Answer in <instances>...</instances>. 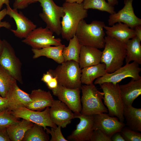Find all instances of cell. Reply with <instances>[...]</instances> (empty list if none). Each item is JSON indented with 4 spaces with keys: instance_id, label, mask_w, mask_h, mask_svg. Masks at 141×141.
<instances>
[{
    "instance_id": "45",
    "label": "cell",
    "mask_w": 141,
    "mask_h": 141,
    "mask_svg": "<svg viewBox=\"0 0 141 141\" xmlns=\"http://www.w3.org/2000/svg\"><path fill=\"white\" fill-rule=\"evenodd\" d=\"M108 2L111 5L114 7L118 4V0H107Z\"/></svg>"
},
{
    "instance_id": "48",
    "label": "cell",
    "mask_w": 141,
    "mask_h": 141,
    "mask_svg": "<svg viewBox=\"0 0 141 141\" xmlns=\"http://www.w3.org/2000/svg\"><path fill=\"white\" fill-rule=\"evenodd\" d=\"M0 96H1L0 95Z\"/></svg>"
},
{
    "instance_id": "18",
    "label": "cell",
    "mask_w": 141,
    "mask_h": 141,
    "mask_svg": "<svg viewBox=\"0 0 141 141\" xmlns=\"http://www.w3.org/2000/svg\"><path fill=\"white\" fill-rule=\"evenodd\" d=\"M8 109L12 111L21 107H27L32 102L30 94L21 90L15 82L8 91L5 97Z\"/></svg>"
},
{
    "instance_id": "46",
    "label": "cell",
    "mask_w": 141,
    "mask_h": 141,
    "mask_svg": "<svg viewBox=\"0 0 141 141\" xmlns=\"http://www.w3.org/2000/svg\"><path fill=\"white\" fill-rule=\"evenodd\" d=\"M65 2L70 3H82L85 0H63Z\"/></svg>"
},
{
    "instance_id": "7",
    "label": "cell",
    "mask_w": 141,
    "mask_h": 141,
    "mask_svg": "<svg viewBox=\"0 0 141 141\" xmlns=\"http://www.w3.org/2000/svg\"><path fill=\"white\" fill-rule=\"evenodd\" d=\"M42 8L39 15L46 25V27L57 35L61 32V18L64 15L63 7L56 5L53 0H37Z\"/></svg>"
},
{
    "instance_id": "19",
    "label": "cell",
    "mask_w": 141,
    "mask_h": 141,
    "mask_svg": "<svg viewBox=\"0 0 141 141\" xmlns=\"http://www.w3.org/2000/svg\"><path fill=\"white\" fill-rule=\"evenodd\" d=\"M105 33L125 44L130 39L136 36L135 31L126 24L119 22L112 26L105 25L104 27Z\"/></svg>"
},
{
    "instance_id": "41",
    "label": "cell",
    "mask_w": 141,
    "mask_h": 141,
    "mask_svg": "<svg viewBox=\"0 0 141 141\" xmlns=\"http://www.w3.org/2000/svg\"><path fill=\"white\" fill-rule=\"evenodd\" d=\"M111 138V141H125L120 132L115 133Z\"/></svg>"
},
{
    "instance_id": "20",
    "label": "cell",
    "mask_w": 141,
    "mask_h": 141,
    "mask_svg": "<svg viewBox=\"0 0 141 141\" xmlns=\"http://www.w3.org/2000/svg\"><path fill=\"white\" fill-rule=\"evenodd\" d=\"M119 88L124 107L132 106L134 100L141 95V79H132L128 83L119 85Z\"/></svg>"
},
{
    "instance_id": "30",
    "label": "cell",
    "mask_w": 141,
    "mask_h": 141,
    "mask_svg": "<svg viewBox=\"0 0 141 141\" xmlns=\"http://www.w3.org/2000/svg\"><path fill=\"white\" fill-rule=\"evenodd\" d=\"M84 8L88 10L93 9L105 11L110 14L115 13L114 7L105 0H85L83 2Z\"/></svg>"
},
{
    "instance_id": "8",
    "label": "cell",
    "mask_w": 141,
    "mask_h": 141,
    "mask_svg": "<svg viewBox=\"0 0 141 141\" xmlns=\"http://www.w3.org/2000/svg\"><path fill=\"white\" fill-rule=\"evenodd\" d=\"M3 40V47L0 55V65L17 81L23 84L21 62L11 44L5 40Z\"/></svg>"
},
{
    "instance_id": "6",
    "label": "cell",
    "mask_w": 141,
    "mask_h": 141,
    "mask_svg": "<svg viewBox=\"0 0 141 141\" xmlns=\"http://www.w3.org/2000/svg\"><path fill=\"white\" fill-rule=\"evenodd\" d=\"M119 83L106 82L100 85L104 93V103L107 107L108 114L117 118L123 122L124 106L121 96Z\"/></svg>"
},
{
    "instance_id": "34",
    "label": "cell",
    "mask_w": 141,
    "mask_h": 141,
    "mask_svg": "<svg viewBox=\"0 0 141 141\" xmlns=\"http://www.w3.org/2000/svg\"><path fill=\"white\" fill-rule=\"evenodd\" d=\"M61 127L58 126L56 128H51L50 130L46 128V132L50 134L51 136L50 141H68L63 135L61 130Z\"/></svg>"
},
{
    "instance_id": "31",
    "label": "cell",
    "mask_w": 141,
    "mask_h": 141,
    "mask_svg": "<svg viewBox=\"0 0 141 141\" xmlns=\"http://www.w3.org/2000/svg\"><path fill=\"white\" fill-rule=\"evenodd\" d=\"M17 81L0 65V95L5 97L9 89Z\"/></svg>"
},
{
    "instance_id": "26",
    "label": "cell",
    "mask_w": 141,
    "mask_h": 141,
    "mask_svg": "<svg viewBox=\"0 0 141 141\" xmlns=\"http://www.w3.org/2000/svg\"><path fill=\"white\" fill-rule=\"evenodd\" d=\"M141 41L135 36L125 44L126 53L125 59L126 64L133 61L139 64H141Z\"/></svg>"
},
{
    "instance_id": "21",
    "label": "cell",
    "mask_w": 141,
    "mask_h": 141,
    "mask_svg": "<svg viewBox=\"0 0 141 141\" xmlns=\"http://www.w3.org/2000/svg\"><path fill=\"white\" fill-rule=\"evenodd\" d=\"M30 96L32 101L26 108L33 110H41L50 107L54 100L50 91L40 89L32 90Z\"/></svg>"
},
{
    "instance_id": "25",
    "label": "cell",
    "mask_w": 141,
    "mask_h": 141,
    "mask_svg": "<svg viewBox=\"0 0 141 141\" xmlns=\"http://www.w3.org/2000/svg\"><path fill=\"white\" fill-rule=\"evenodd\" d=\"M123 116L126 125L130 129L141 132V108H136L132 105L124 107Z\"/></svg>"
},
{
    "instance_id": "12",
    "label": "cell",
    "mask_w": 141,
    "mask_h": 141,
    "mask_svg": "<svg viewBox=\"0 0 141 141\" xmlns=\"http://www.w3.org/2000/svg\"><path fill=\"white\" fill-rule=\"evenodd\" d=\"M133 0H124V6L118 12L110 14L108 20L110 26L121 22L134 29L137 26L141 25V19L135 15L132 5Z\"/></svg>"
},
{
    "instance_id": "13",
    "label": "cell",
    "mask_w": 141,
    "mask_h": 141,
    "mask_svg": "<svg viewBox=\"0 0 141 141\" xmlns=\"http://www.w3.org/2000/svg\"><path fill=\"white\" fill-rule=\"evenodd\" d=\"M79 88L71 89L58 85L51 90L53 95L66 104L74 113H80L82 109Z\"/></svg>"
},
{
    "instance_id": "4",
    "label": "cell",
    "mask_w": 141,
    "mask_h": 141,
    "mask_svg": "<svg viewBox=\"0 0 141 141\" xmlns=\"http://www.w3.org/2000/svg\"><path fill=\"white\" fill-rule=\"evenodd\" d=\"M60 64L55 69L48 70L53 77L56 78L58 85L68 88L81 90V69L79 63L70 60Z\"/></svg>"
},
{
    "instance_id": "37",
    "label": "cell",
    "mask_w": 141,
    "mask_h": 141,
    "mask_svg": "<svg viewBox=\"0 0 141 141\" xmlns=\"http://www.w3.org/2000/svg\"><path fill=\"white\" fill-rule=\"evenodd\" d=\"M7 15L6 8H4L0 11V28L4 27L8 29H10L11 26L8 22L2 21V20Z\"/></svg>"
},
{
    "instance_id": "47",
    "label": "cell",
    "mask_w": 141,
    "mask_h": 141,
    "mask_svg": "<svg viewBox=\"0 0 141 141\" xmlns=\"http://www.w3.org/2000/svg\"><path fill=\"white\" fill-rule=\"evenodd\" d=\"M3 40H1L0 37V55L1 54L3 49Z\"/></svg>"
},
{
    "instance_id": "43",
    "label": "cell",
    "mask_w": 141,
    "mask_h": 141,
    "mask_svg": "<svg viewBox=\"0 0 141 141\" xmlns=\"http://www.w3.org/2000/svg\"><path fill=\"white\" fill-rule=\"evenodd\" d=\"M134 29L136 36L141 40V25L136 26Z\"/></svg>"
},
{
    "instance_id": "16",
    "label": "cell",
    "mask_w": 141,
    "mask_h": 141,
    "mask_svg": "<svg viewBox=\"0 0 141 141\" xmlns=\"http://www.w3.org/2000/svg\"><path fill=\"white\" fill-rule=\"evenodd\" d=\"M93 116V130L99 129L110 138L115 133L120 132L125 126L116 117L105 113L96 114Z\"/></svg>"
},
{
    "instance_id": "10",
    "label": "cell",
    "mask_w": 141,
    "mask_h": 141,
    "mask_svg": "<svg viewBox=\"0 0 141 141\" xmlns=\"http://www.w3.org/2000/svg\"><path fill=\"white\" fill-rule=\"evenodd\" d=\"M139 65L134 62L126 63L114 72L107 73L103 76L97 78L94 84L100 85L104 83L109 82L115 84L127 78L135 80L141 79L139 74L141 68Z\"/></svg>"
},
{
    "instance_id": "3",
    "label": "cell",
    "mask_w": 141,
    "mask_h": 141,
    "mask_svg": "<svg viewBox=\"0 0 141 141\" xmlns=\"http://www.w3.org/2000/svg\"><path fill=\"white\" fill-rule=\"evenodd\" d=\"M101 62L105 65L107 73H111L122 67L126 56L125 44L107 36Z\"/></svg>"
},
{
    "instance_id": "42",
    "label": "cell",
    "mask_w": 141,
    "mask_h": 141,
    "mask_svg": "<svg viewBox=\"0 0 141 141\" xmlns=\"http://www.w3.org/2000/svg\"><path fill=\"white\" fill-rule=\"evenodd\" d=\"M53 77L51 74L48 71L46 73L43 74L41 80L46 84L49 82Z\"/></svg>"
},
{
    "instance_id": "33",
    "label": "cell",
    "mask_w": 141,
    "mask_h": 141,
    "mask_svg": "<svg viewBox=\"0 0 141 141\" xmlns=\"http://www.w3.org/2000/svg\"><path fill=\"white\" fill-rule=\"evenodd\" d=\"M125 141H141V134L128 128L124 127L120 132Z\"/></svg>"
},
{
    "instance_id": "39",
    "label": "cell",
    "mask_w": 141,
    "mask_h": 141,
    "mask_svg": "<svg viewBox=\"0 0 141 141\" xmlns=\"http://www.w3.org/2000/svg\"><path fill=\"white\" fill-rule=\"evenodd\" d=\"M46 85L48 88L51 90L56 88L58 85L56 78L53 77L49 82L46 84Z\"/></svg>"
},
{
    "instance_id": "44",
    "label": "cell",
    "mask_w": 141,
    "mask_h": 141,
    "mask_svg": "<svg viewBox=\"0 0 141 141\" xmlns=\"http://www.w3.org/2000/svg\"><path fill=\"white\" fill-rule=\"evenodd\" d=\"M9 0H0V10L4 4L7 6L9 5Z\"/></svg>"
},
{
    "instance_id": "24",
    "label": "cell",
    "mask_w": 141,
    "mask_h": 141,
    "mask_svg": "<svg viewBox=\"0 0 141 141\" xmlns=\"http://www.w3.org/2000/svg\"><path fill=\"white\" fill-rule=\"evenodd\" d=\"M81 83L87 85L93 84L94 80L107 73L105 65L103 63L85 67L81 69Z\"/></svg>"
},
{
    "instance_id": "17",
    "label": "cell",
    "mask_w": 141,
    "mask_h": 141,
    "mask_svg": "<svg viewBox=\"0 0 141 141\" xmlns=\"http://www.w3.org/2000/svg\"><path fill=\"white\" fill-rule=\"evenodd\" d=\"M49 113L52 122L58 126L65 128L75 118L74 113L64 103L59 100H54Z\"/></svg>"
},
{
    "instance_id": "27",
    "label": "cell",
    "mask_w": 141,
    "mask_h": 141,
    "mask_svg": "<svg viewBox=\"0 0 141 141\" xmlns=\"http://www.w3.org/2000/svg\"><path fill=\"white\" fill-rule=\"evenodd\" d=\"M33 124L31 122L23 119L19 122L7 127V132L11 141H22L26 132Z\"/></svg>"
},
{
    "instance_id": "36",
    "label": "cell",
    "mask_w": 141,
    "mask_h": 141,
    "mask_svg": "<svg viewBox=\"0 0 141 141\" xmlns=\"http://www.w3.org/2000/svg\"><path fill=\"white\" fill-rule=\"evenodd\" d=\"M37 2V0H15L13 8L21 10L27 7L30 4Z\"/></svg>"
},
{
    "instance_id": "1",
    "label": "cell",
    "mask_w": 141,
    "mask_h": 141,
    "mask_svg": "<svg viewBox=\"0 0 141 141\" xmlns=\"http://www.w3.org/2000/svg\"><path fill=\"white\" fill-rule=\"evenodd\" d=\"M105 25L102 21L93 20L88 24L83 20L79 23L75 36L81 46L104 48L105 37L104 29Z\"/></svg>"
},
{
    "instance_id": "2",
    "label": "cell",
    "mask_w": 141,
    "mask_h": 141,
    "mask_svg": "<svg viewBox=\"0 0 141 141\" xmlns=\"http://www.w3.org/2000/svg\"><path fill=\"white\" fill-rule=\"evenodd\" d=\"M64 15L61 21V35L63 39L69 41L75 35L80 22L88 16V10L83 3L65 2L62 5Z\"/></svg>"
},
{
    "instance_id": "29",
    "label": "cell",
    "mask_w": 141,
    "mask_h": 141,
    "mask_svg": "<svg viewBox=\"0 0 141 141\" xmlns=\"http://www.w3.org/2000/svg\"><path fill=\"white\" fill-rule=\"evenodd\" d=\"M42 126L34 124L26 132L22 140L23 141H48L49 140Z\"/></svg>"
},
{
    "instance_id": "23",
    "label": "cell",
    "mask_w": 141,
    "mask_h": 141,
    "mask_svg": "<svg viewBox=\"0 0 141 141\" xmlns=\"http://www.w3.org/2000/svg\"><path fill=\"white\" fill-rule=\"evenodd\" d=\"M64 44L44 48L40 49L32 48V51L33 54V58L36 59L41 56H44L52 59L55 62L60 64L64 62L62 52Z\"/></svg>"
},
{
    "instance_id": "40",
    "label": "cell",
    "mask_w": 141,
    "mask_h": 141,
    "mask_svg": "<svg viewBox=\"0 0 141 141\" xmlns=\"http://www.w3.org/2000/svg\"><path fill=\"white\" fill-rule=\"evenodd\" d=\"M8 104L6 97L0 96V112L8 109Z\"/></svg>"
},
{
    "instance_id": "5",
    "label": "cell",
    "mask_w": 141,
    "mask_h": 141,
    "mask_svg": "<svg viewBox=\"0 0 141 141\" xmlns=\"http://www.w3.org/2000/svg\"><path fill=\"white\" fill-rule=\"evenodd\" d=\"M81 98L82 109L80 114L84 115H93L107 113L108 110L103 103L104 93L98 90L93 84L82 85Z\"/></svg>"
},
{
    "instance_id": "28",
    "label": "cell",
    "mask_w": 141,
    "mask_h": 141,
    "mask_svg": "<svg viewBox=\"0 0 141 141\" xmlns=\"http://www.w3.org/2000/svg\"><path fill=\"white\" fill-rule=\"evenodd\" d=\"M69 41L68 46H65L62 51L64 62L74 60L79 63L81 45L75 35Z\"/></svg>"
},
{
    "instance_id": "38",
    "label": "cell",
    "mask_w": 141,
    "mask_h": 141,
    "mask_svg": "<svg viewBox=\"0 0 141 141\" xmlns=\"http://www.w3.org/2000/svg\"><path fill=\"white\" fill-rule=\"evenodd\" d=\"M6 128L0 129V141H10Z\"/></svg>"
},
{
    "instance_id": "15",
    "label": "cell",
    "mask_w": 141,
    "mask_h": 141,
    "mask_svg": "<svg viewBox=\"0 0 141 141\" xmlns=\"http://www.w3.org/2000/svg\"><path fill=\"white\" fill-rule=\"evenodd\" d=\"M75 118L80 120L76 128L67 137L68 141H90L93 131V115H84L74 113Z\"/></svg>"
},
{
    "instance_id": "35",
    "label": "cell",
    "mask_w": 141,
    "mask_h": 141,
    "mask_svg": "<svg viewBox=\"0 0 141 141\" xmlns=\"http://www.w3.org/2000/svg\"><path fill=\"white\" fill-rule=\"evenodd\" d=\"M90 141H111V138L107 136L99 129L94 130L91 138Z\"/></svg>"
},
{
    "instance_id": "11",
    "label": "cell",
    "mask_w": 141,
    "mask_h": 141,
    "mask_svg": "<svg viewBox=\"0 0 141 141\" xmlns=\"http://www.w3.org/2000/svg\"><path fill=\"white\" fill-rule=\"evenodd\" d=\"M49 108V107H47L43 111H40L21 107L12 111L11 113L17 118L25 119L42 126L45 130L47 126L54 128L57 127L51 119Z\"/></svg>"
},
{
    "instance_id": "32",
    "label": "cell",
    "mask_w": 141,
    "mask_h": 141,
    "mask_svg": "<svg viewBox=\"0 0 141 141\" xmlns=\"http://www.w3.org/2000/svg\"><path fill=\"white\" fill-rule=\"evenodd\" d=\"M8 109L0 112V129L6 128L20 121L19 118L14 115Z\"/></svg>"
},
{
    "instance_id": "22",
    "label": "cell",
    "mask_w": 141,
    "mask_h": 141,
    "mask_svg": "<svg viewBox=\"0 0 141 141\" xmlns=\"http://www.w3.org/2000/svg\"><path fill=\"white\" fill-rule=\"evenodd\" d=\"M102 51L95 47L81 46L79 64L81 69L101 62Z\"/></svg>"
},
{
    "instance_id": "9",
    "label": "cell",
    "mask_w": 141,
    "mask_h": 141,
    "mask_svg": "<svg viewBox=\"0 0 141 141\" xmlns=\"http://www.w3.org/2000/svg\"><path fill=\"white\" fill-rule=\"evenodd\" d=\"M53 32L46 27L36 28L22 40L33 49H40L46 47L62 44L60 38H55Z\"/></svg>"
},
{
    "instance_id": "14",
    "label": "cell",
    "mask_w": 141,
    "mask_h": 141,
    "mask_svg": "<svg viewBox=\"0 0 141 141\" xmlns=\"http://www.w3.org/2000/svg\"><path fill=\"white\" fill-rule=\"evenodd\" d=\"M7 14L14 20L16 26V30L10 29L14 35L19 38H25L33 30L37 25L25 16L21 11L11 8L9 5L7 6Z\"/></svg>"
}]
</instances>
